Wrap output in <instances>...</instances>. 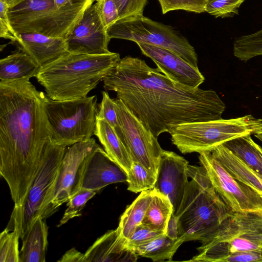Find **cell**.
<instances>
[{
  "instance_id": "cell-1",
  "label": "cell",
  "mask_w": 262,
  "mask_h": 262,
  "mask_svg": "<svg viewBox=\"0 0 262 262\" xmlns=\"http://www.w3.org/2000/svg\"><path fill=\"white\" fill-rule=\"evenodd\" d=\"M157 138L172 126L222 119L226 105L216 92L191 88L172 81L140 58H121L103 79Z\"/></svg>"
},
{
  "instance_id": "cell-2",
  "label": "cell",
  "mask_w": 262,
  "mask_h": 262,
  "mask_svg": "<svg viewBox=\"0 0 262 262\" xmlns=\"http://www.w3.org/2000/svg\"><path fill=\"white\" fill-rule=\"evenodd\" d=\"M46 96L29 79L0 82V173L16 206L23 204L51 138Z\"/></svg>"
},
{
  "instance_id": "cell-3",
  "label": "cell",
  "mask_w": 262,
  "mask_h": 262,
  "mask_svg": "<svg viewBox=\"0 0 262 262\" xmlns=\"http://www.w3.org/2000/svg\"><path fill=\"white\" fill-rule=\"evenodd\" d=\"M119 53L67 52L41 67L35 76L46 95L55 100L82 98L95 89L120 59Z\"/></svg>"
},
{
  "instance_id": "cell-4",
  "label": "cell",
  "mask_w": 262,
  "mask_h": 262,
  "mask_svg": "<svg viewBox=\"0 0 262 262\" xmlns=\"http://www.w3.org/2000/svg\"><path fill=\"white\" fill-rule=\"evenodd\" d=\"M187 174L191 180L174 214L178 238L184 243L199 241L205 244L233 212L215 191L202 166L189 165Z\"/></svg>"
},
{
  "instance_id": "cell-5",
  "label": "cell",
  "mask_w": 262,
  "mask_h": 262,
  "mask_svg": "<svg viewBox=\"0 0 262 262\" xmlns=\"http://www.w3.org/2000/svg\"><path fill=\"white\" fill-rule=\"evenodd\" d=\"M95 0H78L57 8L54 0H27L9 9L11 25L18 34L37 33L67 39Z\"/></svg>"
},
{
  "instance_id": "cell-6",
  "label": "cell",
  "mask_w": 262,
  "mask_h": 262,
  "mask_svg": "<svg viewBox=\"0 0 262 262\" xmlns=\"http://www.w3.org/2000/svg\"><path fill=\"white\" fill-rule=\"evenodd\" d=\"M262 132V119L251 115L179 124L171 127V140L183 154L211 151L232 139Z\"/></svg>"
},
{
  "instance_id": "cell-7",
  "label": "cell",
  "mask_w": 262,
  "mask_h": 262,
  "mask_svg": "<svg viewBox=\"0 0 262 262\" xmlns=\"http://www.w3.org/2000/svg\"><path fill=\"white\" fill-rule=\"evenodd\" d=\"M189 261L224 262L241 252H262V213L233 212Z\"/></svg>"
},
{
  "instance_id": "cell-8",
  "label": "cell",
  "mask_w": 262,
  "mask_h": 262,
  "mask_svg": "<svg viewBox=\"0 0 262 262\" xmlns=\"http://www.w3.org/2000/svg\"><path fill=\"white\" fill-rule=\"evenodd\" d=\"M66 148L51 138L48 141L23 204L14 206L6 228L10 231L16 230L20 238H23L34 220L41 216L56 184Z\"/></svg>"
},
{
  "instance_id": "cell-9",
  "label": "cell",
  "mask_w": 262,
  "mask_h": 262,
  "mask_svg": "<svg viewBox=\"0 0 262 262\" xmlns=\"http://www.w3.org/2000/svg\"><path fill=\"white\" fill-rule=\"evenodd\" d=\"M98 108L96 96L55 100L46 95L45 109L51 139L67 147L91 138L95 134Z\"/></svg>"
},
{
  "instance_id": "cell-10",
  "label": "cell",
  "mask_w": 262,
  "mask_h": 262,
  "mask_svg": "<svg viewBox=\"0 0 262 262\" xmlns=\"http://www.w3.org/2000/svg\"><path fill=\"white\" fill-rule=\"evenodd\" d=\"M109 37L168 49L198 68V55L186 38L171 26L143 15L118 20L107 29Z\"/></svg>"
},
{
  "instance_id": "cell-11",
  "label": "cell",
  "mask_w": 262,
  "mask_h": 262,
  "mask_svg": "<svg viewBox=\"0 0 262 262\" xmlns=\"http://www.w3.org/2000/svg\"><path fill=\"white\" fill-rule=\"evenodd\" d=\"M199 159L213 188L233 212L262 213V194L234 179L210 151L200 153Z\"/></svg>"
},
{
  "instance_id": "cell-12",
  "label": "cell",
  "mask_w": 262,
  "mask_h": 262,
  "mask_svg": "<svg viewBox=\"0 0 262 262\" xmlns=\"http://www.w3.org/2000/svg\"><path fill=\"white\" fill-rule=\"evenodd\" d=\"M116 111L122 136L133 162H137L156 174L161 147L158 138L127 108L122 100L115 99Z\"/></svg>"
},
{
  "instance_id": "cell-13",
  "label": "cell",
  "mask_w": 262,
  "mask_h": 262,
  "mask_svg": "<svg viewBox=\"0 0 262 262\" xmlns=\"http://www.w3.org/2000/svg\"><path fill=\"white\" fill-rule=\"evenodd\" d=\"M99 146L95 139L91 138L67 147L56 184L40 216L42 219L51 216L76 193L81 165L85 157Z\"/></svg>"
},
{
  "instance_id": "cell-14",
  "label": "cell",
  "mask_w": 262,
  "mask_h": 262,
  "mask_svg": "<svg viewBox=\"0 0 262 262\" xmlns=\"http://www.w3.org/2000/svg\"><path fill=\"white\" fill-rule=\"evenodd\" d=\"M111 40L96 3L85 11L82 18L66 39L68 51L89 54H105Z\"/></svg>"
},
{
  "instance_id": "cell-15",
  "label": "cell",
  "mask_w": 262,
  "mask_h": 262,
  "mask_svg": "<svg viewBox=\"0 0 262 262\" xmlns=\"http://www.w3.org/2000/svg\"><path fill=\"white\" fill-rule=\"evenodd\" d=\"M127 174L100 146L89 154L79 170L76 192L80 189L96 192L106 186L127 182Z\"/></svg>"
},
{
  "instance_id": "cell-16",
  "label": "cell",
  "mask_w": 262,
  "mask_h": 262,
  "mask_svg": "<svg viewBox=\"0 0 262 262\" xmlns=\"http://www.w3.org/2000/svg\"><path fill=\"white\" fill-rule=\"evenodd\" d=\"M188 164L176 152L162 150L154 188L169 199L174 214L180 206L189 181Z\"/></svg>"
},
{
  "instance_id": "cell-17",
  "label": "cell",
  "mask_w": 262,
  "mask_h": 262,
  "mask_svg": "<svg viewBox=\"0 0 262 262\" xmlns=\"http://www.w3.org/2000/svg\"><path fill=\"white\" fill-rule=\"evenodd\" d=\"M142 53L150 58L160 70L172 81L191 88H198L205 78L195 68L174 52L158 46L136 43Z\"/></svg>"
},
{
  "instance_id": "cell-18",
  "label": "cell",
  "mask_w": 262,
  "mask_h": 262,
  "mask_svg": "<svg viewBox=\"0 0 262 262\" xmlns=\"http://www.w3.org/2000/svg\"><path fill=\"white\" fill-rule=\"evenodd\" d=\"M138 256L116 228L107 231L94 242L84 253V262H134Z\"/></svg>"
},
{
  "instance_id": "cell-19",
  "label": "cell",
  "mask_w": 262,
  "mask_h": 262,
  "mask_svg": "<svg viewBox=\"0 0 262 262\" xmlns=\"http://www.w3.org/2000/svg\"><path fill=\"white\" fill-rule=\"evenodd\" d=\"M19 49L31 56L41 67L68 52L66 39L37 33L19 34Z\"/></svg>"
},
{
  "instance_id": "cell-20",
  "label": "cell",
  "mask_w": 262,
  "mask_h": 262,
  "mask_svg": "<svg viewBox=\"0 0 262 262\" xmlns=\"http://www.w3.org/2000/svg\"><path fill=\"white\" fill-rule=\"evenodd\" d=\"M48 227L40 216L36 217L21 238L19 262H44L48 245Z\"/></svg>"
},
{
  "instance_id": "cell-21",
  "label": "cell",
  "mask_w": 262,
  "mask_h": 262,
  "mask_svg": "<svg viewBox=\"0 0 262 262\" xmlns=\"http://www.w3.org/2000/svg\"><path fill=\"white\" fill-rule=\"evenodd\" d=\"M210 152L234 179L262 194V176L255 172L223 144Z\"/></svg>"
},
{
  "instance_id": "cell-22",
  "label": "cell",
  "mask_w": 262,
  "mask_h": 262,
  "mask_svg": "<svg viewBox=\"0 0 262 262\" xmlns=\"http://www.w3.org/2000/svg\"><path fill=\"white\" fill-rule=\"evenodd\" d=\"M94 135L108 155L127 174L133 161L125 144L115 128L104 118L97 117Z\"/></svg>"
},
{
  "instance_id": "cell-23",
  "label": "cell",
  "mask_w": 262,
  "mask_h": 262,
  "mask_svg": "<svg viewBox=\"0 0 262 262\" xmlns=\"http://www.w3.org/2000/svg\"><path fill=\"white\" fill-rule=\"evenodd\" d=\"M40 66L28 54L19 49L0 60V82L30 80Z\"/></svg>"
},
{
  "instance_id": "cell-24",
  "label": "cell",
  "mask_w": 262,
  "mask_h": 262,
  "mask_svg": "<svg viewBox=\"0 0 262 262\" xmlns=\"http://www.w3.org/2000/svg\"><path fill=\"white\" fill-rule=\"evenodd\" d=\"M153 195V189L140 192L120 217L117 228L120 235L128 240L141 224Z\"/></svg>"
},
{
  "instance_id": "cell-25",
  "label": "cell",
  "mask_w": 262,
  "mask_h": 262,
  "mask_svg": "<svg viewBox=\"0 0 262 262\" xmlns=\"http://www.w3.org/2000/svg\"><path fill=\"white\" fill-rule=\"evenodd\" d=\"M173 214V207L169 199L156 189L146 211L142 225L165 233L169 220Z\"/></svg>"
},
{
  "instance_id": "cell-26",
  "label": "cell",
  "mask_w": 262,
  "mask_h": 262,
  "mask_svg": "<svg viewBox=\"0 0 262 262\" xmlns=\"http://www.w3.org/2000/svg\"><path fill=\"white\" fill-rule=\"evenodd\" d=\"M223 145L262 176V147L253 141L251 135L232 139Z\"/></svg>"
},
{
  "instance_id": "cell-27",
  "label": "cell",
  "mask_w": 262,
  "mask_h": 262,
  "mask_svg": "<svg viewBox=\"0 0 262 262\" xmlns=\"http://www.w3.org/2000/svg\"><path fill=\"white\" fill-rule=\"evenodd\" d=\"M183 243L180 238L172 239L165 233L139 246L135 251L138 256L150 258L154 261L171 260Z\"/></svg>"
},
{
  "instance_id": "cell-28",
  "label": "cell",
  "mask_w": 262,
  "mask_h": 262,
  "mask_svg": "<svg viewBox=\"0 0 262 262\" xmlns=\"http://www.w3.org/2000/svg\"><path fill=\"white\" fill-rule=\"evenodd\" d=\"M233 55L243 61L262 55V29L236 37L233 42Z\"/></svg>"
},
{
  "instance_id": "cell-29",
  "label": "cell",
  "mask_w": 262,
  "mask_h": 262,
  "mask_svg": "<svg viewBox=\"0 0 262 262\" xmlns=\"http://www.w3.org/2000/svg\"><path fill=\"white\" fill-rule=\"evenodd\" d=\"M156 176L140 163L133 162L132 168L127 173V189L136 193L153 189Z\"/></svg>"
},
{
  "instance_id": "cell-30",
  "label": "cell",
  "mask_w": 262,
  "mask_h": 262,
  "mask_svg": "<svg viewBox=\"0 0 262 262\" xmlns=\"http://www.w3.org/2000/svg\"><path fill=\"white\" fill-rule=\"evenodd\" d=\"M19 234L16 230L10 231L5 228L0 235V262H19L18 239Z\"/></svg>"
},
{
  "instance_id": "cell-31",
  "label": "cell",
  "mask_w": 262,
  "mask_h": 262,
  "mask_svg": "<svg viewBox=\"0 0 262 262\" xmlns=\"http://www.w3.org/2000/svg\"><path fill=\"white\" fill-rule=\"evenodd\" d=\"M97 193L95 191L80 189L67 202V208L57 227L67 223L70 220L81 215V211L87 202Z\"/></svg>"
},
{
  "instance_id": "cell-32",
  "label": "cell",
  "mask_w": 262,
  "mask_h": 262,
  "mask_svg": "<svg viewBox=\"0 0 262 262\" xmlns=\"http://www.w3.org/2000/svg\"><path fill=\"white\" fill-rule=\"evenodd\" d=\"M245 0H208L206 12L215 17H229L237 14Z\"/></svg>"
},
{
  "instance_id": "cell-33",
  "label": "cell",
  "mask_w": 262,
  "mask_h": 262,
  "mask_svg": "<svg viewBox=\"0 0 262 262\" xmlns=\"http://www.w3.org/2000/svg\"><path fill=\"white\" fill-rule=\"evenodd\" d=\"M162 14L173 10H182L196 13L206 12L208 0H158Z\"/></svg>"
},
{
  "instance_id": "cell-34",
  "label": "cell",
  "mask_w": 262,
  "mask_h": 262,
  "mask_svg": "<svg viewBox=\"0 0 262 262\" xmlns=\"http://www.w3.org/2000/svg\"><path fill=\"white\" fill-rule=\"evenodd\" d=\"M102 98L99 105L97 117L105 119L115 129L121 138L122 134L116 111L115 100L112 99L106 91L102 93Z\"/></svg>"
},
{
  "instance_id": "cell-35",
  "label": "cell",
  "mask_w": 262,
  "mask_h": 262,
  "mask_svg": "<svg viewBox=\"0 0 262 262\" xmlns=\"http://www.w3.org/2000/svg\"><path fill=\"white\" fill-rule=\"evenodd\" d=\"M119 13V20L142 16L147 0H114Z\"/></svg>"
},
{
  "instance_id": "cell-36",
  "label": "cell",
  "mask_w": 262,
  "mask_h": 262,
  "mask_svg": "<svg viewBox=\"0 0 262 262\" xmlns=\"http://www.w3.org/2000/svg\"><path fill=\"white\" fill-rule=\"evenodd\" d=\"M9 8L5 2L0 0V37L9 39L12 43L19 40V35L13 28L8 16Z\"/></svg>"
},
{
  "instance_id": "cell-37",
  "label": "cell",
  "mask_w": 262,
  "mask_h": 262,
  "mask_svg": "<svg viewBox=\"0 0 262 262\" xmlns=\"http://www.w3.org/2000/svg\"><path fill=\"white\" fill-rule=\"evenodd\" d=\"M95 3L107 29L119 20L118 10L114 0H97Z\"/></svg>"
},
{
  "instance_id": "cell-38",
  "label": "cell",
  "mask_w": 262,
  "mask_h": 262,
  "mask_svg": "<svg viewBox=\"0 0 262 262\" xmlns=\"http://www.w3.org/2000/svg\"><path fill=\"white\" fill-rule=\"evenodd\" d=\"M165 233L153 230L141 224L137 227L133 235L127 240V245L135 251L136 249L139 246Z\"/></svg>"
},
{
  "instance_id": "cell-39",
  "label": "cell",
  "mask_w": 262,
  "mask_h": 262,
  "mask_svg": "<svg viewBox=\"0 0 262 262\" xmlns=\"http://www.w3.org/2000/svg\"><path fill=\"white\" fill-rule=\"evenodd\" d=\"M58 261L84 262V254L73 248L66 252Z\"/></svg>"
},
{
  "instance_id": "cell-40",
  "label": "cell",
  "mask_w": 262,
  "mask_h": 262,
  "mask_svg": "<svg viewBox=\"0 0 262 262\" xmlns=\"http://www.w3.org/2000/svg\"><path fill=\"white\" fill-rule=\"evenodd\" d=\"M165 234L172 239H177L178 238V221L174 214L171 215L169 220L166 229Z\"/></svg>"
},
{
  "instance_id": "cell-41",
  "label": "cell",
  "mask_w": 262,
  "mask_h": 262,
  "mask_svg": "<svg viewBox=\"0 0 262 262\" xmlns=\"http://www.w3.org/2000/svg\"><path fill=\"white\" fill-rule=\"evenodd\" d=\"M78 0H54L55 6L60 8L65 6L72 5Z\"/></svg>"
},
{
  "instance_id": "cell-42",
  "label": "cell",
  "mask_w": 262,
  "mask_h": 262,
  "mask_svg": "<svg viewBox=\"0 0 262 262\" xmlns=\"http://www.w3.org/2000/svg\"><path fill=\"white\" fill-rule=\"evenodd\" d=\"M6 3L9 9L12 8L16 6L27 0H2Z\"/></svg>"
},
{
  "instance_id": "cell-43",
  "label": "cell",
  "mask_w": 262,
  "mask_h": 262,
  "mask_svg": "<svg viewBox=\"0 0 262 262\" xmlns=\"http://www.w3.org/2000/svg\"><path fill=\"white\" fill-rule=\"evenodd\" d=\"M255 136L262 142V132L254 135Z\"/></svg>"
},
{
  "instance_id": "cell-44",
  "label": "cell",
  "mask_w": 262,
  "mask_h": 262,
  "mask_svg": "<svg viewBox=\"0 0 262 262\" xmlns=\"http://www.w3.org/2000/svg\"><path fill=\"white\" fill-rule=\"evenodd\" d=\"M97 0H95V1H96Z\"/></svg>"
}]
</instances>
